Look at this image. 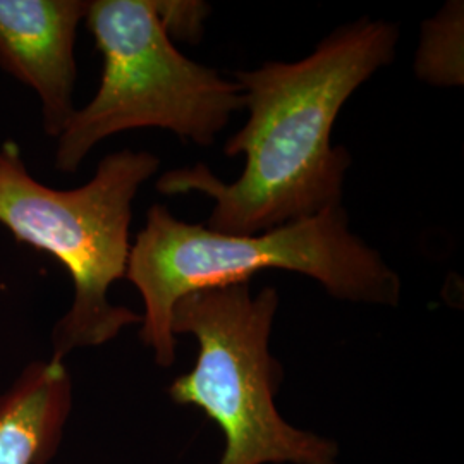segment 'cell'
I'll return each instance as SVG.
<instances>
[{"mask_svg":"<svg viewBox=\"0 0 464 464\" xmlns=\"http://www.w3.org/2000/svg\"><path fill=\"white\" fill-rule=\"evenodd\" d=\"M157 9L172 38L186 42H197L203 34V21L208 16L210 7L203 2H159Z\"/></svg>","mask_w":464,"mask_h":464,"instance_id":"9","label":"cell"},{"mask_svg":"<svg viewBox=\"0 0 464 464\" xmlns=\"http://www.w3.org/2000/svg\"><path fill=\"white\" fill-rule=\"evenodd\" d=\"M277 308L274 287L251 295L249 282L179 299L172 332L193 335L198 358L169 394L220 427L226 448L218 464H337L332 440L289 425L276 406L282 366L268 344Z\"/></svg>","mask_w":464,"mask_h":464,"instance_id":"4","label":"cell"},{"mask_svg":"<svg viewBox=\"0 0 464 464\" xmlns=\"http://www.w3.org/2000/svg\"><path fill=\"white\" fill-rule=\"evenodd\" d=\"M160 167L149 151L122 150L102 159L76 189H52L26 170L16 145L0 150V224L14 237L57 258L74 284L71 310L53 329V356L112 341L141 315L109 303V287L126 277L133 199Z\"/></svg>","mask_w":464,"mask_h":464,"instance_id":"3","label":"cell"},{"mask_svg":"<svg viewBox=\"0 0 464 464\" xmlns=\"http://www.w3.org/2000/svg\"><path fill=\"white\" fill-rule=\"evenodd\" d=\"M71 411V379L61 360L28 366L0 396V464H47Z\"/></svg>","mask_w":464,"mask_h":464,"instance_id":"7","label":"cell"},{"mask_svg":"<svg viewBox=\"0 0 464 464\" xmlns=\"http://www.w3.org/2000/svg\"><path fill=\"white\" fill-rule=\"evenodd\" d=\"M463 4L452 2L423 28L416 57L418 76L433 84L463 83Z\"/></svg>","mask_w":464,"mask_h":464,"instance_id":"8","label":"cell"},{"mask_svg":"<svg viewBox=\"0 0 464 464\" xmlns=\"http://www.w3.org/2000/svg\"><path fill=\"white\" fill-rule=\"evenodd\" d=\"M398 42L396 24L362 17L327 34L301 61L234 72L248 121L226 141L224 153L245 155L241 176L224 183L197 164L162 174L157 189L214 199L207 227L236 236L343 207L351 155L334 147V124L354 92L394 61Z\"/></svg>","mask_w":464,"mask_h":464,"instance_id":"1","label":"cell"},{"mask_svg":"<svg viewBox=\"0 0 464 464\" xmlns=\"http://www.w3.org/2000/svg\"><path fill=\"white\" fill-rule=\"evenodd\" d=\"M84 19L103 71L97 95L59 136V172H76L99 141L140 128L212 147L232 114L245 109L239 84L174 47L155 0L88 2Z\"/></svg>","mask_w":464,"mask_h":464,"instance_id":"5","label":"cell"},{"mask_svg":"<svg viewBox=\"0 0 464 464\" xmlns=\"http://www.w3.org/2000/svg\"><path fill=\"white\" fill-rule=\"evenodd\" d=\"M86 11L82 0H0V67L38 93L49 136L76 112L74 40Z\"/></svg>","mask_w":464,"mask_h":464,"instance_id":"6","label":"cell"},{"mask_svg":"<svg viewBox=\"0 0 464 464\" xmlns=\"http://www.w3.org/2000/svg\"><path fill=\"white\" fill-rule=\"evenodd\" d=\"M266 270L306 276L332 298L351 303L396 306L401 299L398 272L353 234L343 207L260 234L236 236L178 220L164 205H153L130 251L126 279L145 303L140 335L157 365L167 368L176 360L172 312L179 299L246 284Z\"/></svg>","mask_w":464,"mask_h":464,"instance_id":"2","label":"cell"}]
</instances>
